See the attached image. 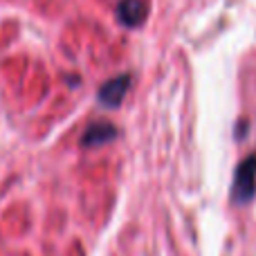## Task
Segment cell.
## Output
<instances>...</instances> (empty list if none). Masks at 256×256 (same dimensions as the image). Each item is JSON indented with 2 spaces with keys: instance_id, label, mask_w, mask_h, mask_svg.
I'll return each mask as SVG.
<instances>
[{
  "instance_id": "obj_1",
  "label": "cell",
  "mask_w": 256,
  "mask_h": 256,
  "mask_svg": "<svg viewBox=\"0 0 256 256\" xmlns=\"http://www.w3.org/2000/svg\"><path fill=\"white\" fill-rule=\"evenodd\" d=\"M254 196H256V153H250L236 168L234 200L238 204H248Z\"/></svg>"
},
{
  "instance_id": "obj_2",
  "label": "cell",
  "mask_w": 256,
  "mask_h": 256,
  "mask_svg": "<svg viewBox=\"0 0 256 256\" xmlns=\"http://www.w3.org/2000/svg\"><path fill=\"white\" fill-rule=\"evenodd\" d=\"M130 84H132V76L128 74V72H126V74L115 76V79H110V81H106V84H104L102 88L97 90L99 104H102L104 108H117V106H122V102H124L128 88H130Z\"/></svg>"
},
{
  "instance_id": "obj_3",
  "label": "cell",
  "mask_w": 256,
  "mask_h": 256,
  "mask_svg": "<svg viewBox=\"0 0 256 256\" xmlns=\"http://www.w3.org/2000/svg\"><path fill=\"white\" fill-rule=\"evenodd\" d=\"M117 135H120V130H117V126L112 124V122L99 120V122H92V124L86 128V132L81 135V146H84V148L106 146V144H110V142H115Z\"/></svg>"
},
{
  "instance_id": "obj_4",
  "label": "cell",
  "mask_w": 256,
  "mask_h": 256,
  "mask_svg": "<svg viewBox=\"0 0 256 256\" xmlns=\"http://www.w3.org/2000/svg\"><path fill=\"white\" fill-rule=\"evenodd\" d=\"M117 18L124 27H140L146 18L144 0H122L117 4Z\"/></svg>"
}]
</instances>
